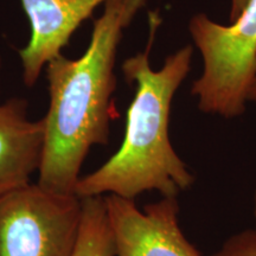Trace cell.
Listing matches in <instances>:
<instances>
[{"label":"cell","instance_id":"1","mask_svg":"<svg viewBox=\"0 0 256 256\" xmlns=\"http://www.w3.org/2000/svg\"><path fill=\"white\" fill-rule=\"evenodd\" d=\"M147 0H107L92 23L88 49L78 60L62 54L46 64L50 106L37 184L72 194L89 151L110 142L115 62L124 32Z\"/></svg>","mask_w":256,"mask_h":256},{"label":"cell","instance_id":"2","mask_svg":"<svg viewBox=\"0 0 256 256\" xmlns=\"http://www.w3.org/2000/svg\"><path fill=\"white\" fill-rule=\"evenodd\" d=\"M148 16L147 48L122 64L126 81L136 84L124 140L101 168L80 177L74 190L80 198L116 194L136 200L148 191H158L162 197H177L194 182L172 146L168 132L172 101L191 70L194 46H183L166 57L162 68L152 69L150 52L162 18L156 11Z\"/></svg>","mask_w":256,"mask_h":256},{"label":"cell","instance_id":"3","mask_svg":"<svg viewBox=\"0 0 256 256\" xmlns=\"http://www.w3.org/2000/svg\"><path fill=\"white\" fill-rule=\"evenodd\" d=\"M188 32L203 58V72L191 89L198 108L224 119L242 115L256 78V0H248L228 25L194 16Z\"/></svg>","mask_w":256,"mask_h":256},{"label":"cell","instance_id":"4","mask_svg":"<svg viewBox=\"0 0 256 256\" xmlns=\"http://www.w3.org/2000/svg\"><path fill=\"white\" fill-rule=\"evenodd\" d=\"M82 200L28 184L0 198V256H74Z\"/></svg>","mask_w":256,"mask_h":256},{"label":"cell","instance_id":"5","mask_svg":"<svg viewBox=\"0 0 256 256\" xmlns=\"http://www.w3.org/2000/svg\"><path fill=\"white\" fill-rule=\"evenodd\" d=\"M104 197L115 256H203L180 229L177 197H162L144 211L134 200Z\"/></svg>","mask_w":256,"mask_h":256},{"label":"cell","instance_id":"6","mask_svg":"<svg viewBox=\"0 0 256 256\" xmlns=\"http://www.w3.org/2000/svg\"><path fill=\"white\" fill-rule=\"evenodd\" d=\"M107 0H20L31 24V37L19 49L25 86L32 87L42 70L60 56L74 32Z\"/></svg>","mask_w":256,"mask_h":256},{"label":"cell","instance_id":"7","mask_svg":"<svg viewBox=\"0 0 256 256\" xmlns=\"http://www.w3.org/2000/svg\"><path fill=\"white\" fill-rule=\"evenodd\" d=\"M19 98L0 104V198L30 184L40 171L46 140L44 119L31 120Z\"/></svg>","mask_w":256,"mask_h":256},{"label":"cell","instance_id":"8","mask_svg":"<svg viewBox=\"0 0 256 256\" xmlns=\"http://www.w3.org/2000/svg\"><path fill=\"white\" fill-rule=\"evenodd\" d=\"M82 200V220L74 256H115V244L104 196Z\"/></svg>","mask_w":256,"mask_h":256},{"label":"cell","instance_id":"9","mask_svg":"<svg viewBox=\"0 0 256 256\" xmlns=\"http://www.w3.org/2000/svg\"><path fill=\"white\" fill-rule=\"evenodd\" d=\"M211 256H256V229H246L232 236Z\"/></svg>","mask_w":256,"mask_h":256},{"label":"cell","instance_id":"10","mask_svg":"<svg viewBox=\"0 0 256 256\" xmlns=\"http://www.w3.org/2000/svg\"><path fill=\"white\" fill-rule=\"evenodd\" d=\"M248 0H232V6H230V22L235 20L238 17L242 10L247 5Z\"/></svg>","mask_w":256,"mask_h":256},{"label":"cell","instance_id":"11","mask_svg":"<svg viewBox=\"0 0 256 256\" xmlns=\"http://www.w3.org/2000/svg\"><path fill=\"white\" fill-rule=\"evenodd\" d=\"M248 102H252V104H256V78L254 80V82H252L250 90H249Z\"/></svg>","mask_w":256,"mask_h":256},{"label":"cell","instance_id":"12","mask_svg":"<svg viewBox=\"0 0 256 256\" xmlns=\"http://www.w3.org/2000/svg\"><path fill=\"white\" fill-rule=\"evenodd\" d=\"M254 218H255V228L256 229V190L254 194Z\"/></svg>","mask_w":256,"mask_h":256},{"label":"cell","instance_id":"13","mask_svg":"<svg viewBox=\"0 0 256 256\" xmlns=\"http://www.w3.org/2000/svg\"><path fill=\"white\" fill-rule=\"evenodd\" d=\"M2 66V57H0V69ZM0 92H2V78H0Z\"/></svg>","mask_w":256,"mask_h":256}]
</instances>
